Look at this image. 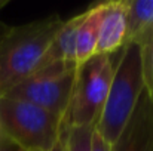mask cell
Listing matches in <instances>:
<instances>
[{"instance_id":"obj_1","label":"cell","mask_w":153,"mask_h":151,"mask_svg":"<svg viewBox=\"0 0 153 151\" xmlns=\"http://www.w3.org/2000/svg\"><path fill=\"white\" fill-rule=\"evenodd\" d=\"M62 24L58 15L21 25L0 24V96L39 68Z\"/></svg>"},{"instance_id":"obj_2","label":"cell","mask_w":153,"mask_h":151,"mask_svg":"<svg viewBox=\"0 0 153 151\" xmlns=\"http://www.w3.org/2000/svg\"><path fill=\"white\" fill-rule=\"evenodd\" d=\"M144 91L143 56L138 43H125L120 49L108 95L95 124V132L110 145L126 126Z\"/></svg>"},{"instance_id":"obj_3","label":"cell","mask_w":153,"mask_h":151,"mask_svg":"<svg viewBox=\"0 0 153 151\" xmlns=\"http://www.w3.org/2000/svg\"><path fill=\"white\" fill-rule=\"evenodd\" d=\"M62 117L31 102L0 96V133L25 151H52L62 136Z\"/></svg>"},{"instance_id":"obj_4","label":"cell","mask_w":153,"mask_h":151,"mask_svg":"<svg viewBox=\"0 0 153 151\" xmlns=\"http://www.w3.org/2000/svg\"><path fill=\"white\" fill-rule=\"evenodd\" d=\"M120 50L114 53H95L77 65L74 88L62 119L65 127H95L108 95L110 83Z\"/></svg>"},{"instance_id":"obj_5","label":"cell","mask_w":153,"mask_h":151,"mask_svg":"<svg viewBox=\"0 0 153 151\" xmlns=\"http://www.w3.org/2000/svg\"><path fill=\"white\" fill-rule=\"evenodd\" d=\"M76 71V62H52L34 71L3 96L31 102L64 119L74 88Z\"/></svg>"},{"instance_id":"obj_6","label":"cell","mask_w":153,"mask_h":151,"mask_svg":"<svg viewBox=\"0 0 153 151\" xmlns=\"http://www.w3.org/2000/svg\"><path fill=\"white\" fill-rule=\"evenodd\" d=\"M110 151H153V101L146 88Z\"/></svg>"},{"instance_id":"obj_7","label":"cell","mask_w":153,"mask_h":151,"mask_svg":"<svg viewBox=\"0 0 153 151\" xmlns=\"http://www.w3.org/2000/svg\"><path fill=\"white\" fill-rule=\"evenodd\" d=\"M100 4V25L97 53H114L126 42V4L113 0Z\"/></svg>"},{"instance_id":"obj_8","label":"cell","mask_w":153,"mask_h":151,"mask_svg":"<svg viewBox=\"0 0 153 151\" xmlns=\"http://www.w3.org/2000/svg\"><path fill=\"white\" fill-rule=\"evenodd\" d=\"M85 15H86V12H82V13L64 21L59 31L56 33V36L51 42L46 53L43 55V58L39 64V68L49 65L52 62H76V39H77L79 28L85 19Z\"/></svg>"},{"instance_id":"obj_9","label":"cell","mask_w":153,"mask_h":151,"mask_svg":"<svg viewBox=\"0 0 153 151\" xmlns=\"http://www.w3.org/2000/svg\"><path fill=\"white\" fill-rule=\"evenodd\" d=\"M126 42L141 45L153 34V0H125Z\"/></svg>"},{"instance_id":"obj_10","label":"cell","mask_w":153,"mask_h":151,"mask_svg":"<svg viewBox=\"0 0 153 151\" xmlns=\"http://www.w3.org/2000/svg\"><path fill=\"white\" fill-rule=\"evenodd\" d=\"M85 19L79 28L76 39V62L77 65L88 61L97 53L98 25H100V4L85 10Z\"/></svg>"},{"instance_id":"obj_11","label":"cell","mask_w":153,"mask_h":151,"mask_svg":"<svg viewBox=\"0 0 153 151\" xmlns=\"http://www.w3.org/2000/svg\"><path fill=\"white\" fill-rule=\"evenodd\" d=\"M92 126L65 127L64 126V148L65 151H91L92 150Z\"/></svg>"},{"instance_id":"obj_12","label":"cell","mask_w":153,"mask_h":151,"mask_svg":"<svg viewBox=\"0 0 153 151\" xmlns=\"http://www.w3.org/2000/svg\"><path fill=\"white\" fill-rule=\"evenodd\" d=\"M140 46H141V56H143L144 88L153 101V34Z\"/></svg>"},{"instance_id":"obj_13","label":"cell","mask_w":153,"mask_h":151,"mask_svg":"<svg viewBox=\"0 0 153 151\" xmlns=\"http://www.w3.org/2000/svg\"><path fill=\"white\" fill-rule=\"evenodd\" d=\"M91 151H110V144L102 139L95 132V129H94V133H92V150Z\"/></svg>"},{"instance_id":"obj_14","label":"cell","mask_w":153,"mask_h":151,"mask_svg":"<svg viewBox=\"0 0 153 151\" xmlns=\"http://www.w3.org/2000/svg\"><path fill=\"white\" fill-rule=\"evenodd\" d=\"M0 151H25V150H22L13 141H10L9 138H6V136H3L0 133Z\"/></svg>"},{"instance_id":"obj_15","label":"cell","mask_w":153,"mask_h":151,"mask_svg":"<svg viewBox=\"0 0 153 151\" xmlns=\"http://www.w3.org/2000/svg\"><path fill=\"white\" fill-rule=\"evenodd\" d=\"M52 151H65V148H64V129H62V136H61V141L58 142V145L53 148Z\"/></svg>"},{"instance_id":"obj_16","label":"cell","mask_w":153,"mask_h":151,"mask_svg":"<svg viewBox=\"0 0 153 151\" xmlns=\"http://www.w3.org/2000/svg\"><path fill=\"white\" fill-rule=\"evenodd\" d=\"M7 1H9V0H0V9H1V7H4V6L7 4Z\"/></svg>"}]
</instances>
